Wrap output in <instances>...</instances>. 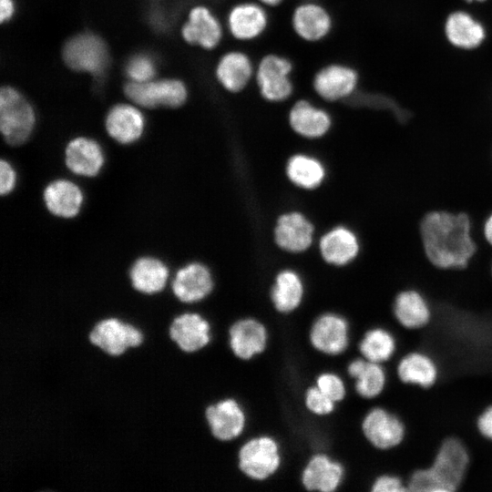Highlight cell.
<instances>
[{"label":"cell","instance_id":"obj_13","mask_svg":"<svg viewBox=\"0 0 492 492\" xmlns=\"http://www.w3.org/2000/svg\"><path fill=\"white\" fill-rule=\"evenodd\" d=\"M392 319L406 331H421L431 324L436 315L430 300L415 288L400 290L391 306Z\"/></svg>","mask_w":492,"mask_h":492},{"label":"cell","instance_id":"obj_19","mask_svg":"<svg viewBox=\"0 0 492 492\" xmlns=\"http://www.w3.org/2000/svg\"><path fill=\"white\" fill-rule=\"evenodd\" d=\"M357 84V72L349 66L337 63L320 68L313 80L314 92L329 102L348 97L354 93Z\"/></svg>","mask_w":492,"mask_h":492},{"label":"cell","instance_id":"obj_33","mask_svg":"<svg viewBox=\"0 0 492 492\" xmlns=\"http://www.w3.org/2000/svg\"><path fill=\"white\" fill-rule=\"evenodd\" d=\"M44 200L52 214L62 218H73L80 211L83 193L74 182L60 179L46 187Z\"/></svg>","mask_w":492,"mask_h":492},{"label":"cell","instance_id":"obj_4","mask_svg":"<svg viewBox=\"0 0 492 492\" xmlns=\"http://www.w3.org/2000/svg\"><path fill=\"white\" fill-rule=\"evenodd\" d=\"M354 339L349 319L333 311L316 315L308 330L311 348L329 358L343 357L350 350Z\"/></svg>","mask_w":492,"mask_h":492},{"label":"cell","instance_id":"obj_7","mask_svg":"<svg viewBox=\"0 0 492 492\" xmlns=\"http://www.w3.org/2000/svg\"><path fill=\"white\" fill-rule=\"evenodd\" d=\"M36 116L29 102L15 88L5 87L0 92V128L6 143L26 142L35 127Z\"/></svg>","mask_w":492,"mask_h":492},{"label":"cell","instance_id":"obj_21","mask_svg":"<svg viewBox=\"0 0 492 492\" xmlns=\"http://www.w3.org/2000/svg\"><path fill=\"white\" fill-rule=\"evenodd\" d=\"M292 26L294 33L303 41L318 42L330 33L332 17L322 5L314 1H304L292 11Z\"/></svg>","mask_w":492,"mask_h":492},{"label":"cell","instance_id":"obj_30","mask_svg":"<svg viewBox=\"0 0 492 492\" xmlns=\"http://www.w3.org/2000/svg\"><path fill=\"white\" fill-rule=\"evenodd\" d=\"M304 285L300 275L292 270L280 272L270 291V301L275 312L289 315L302 303Z\"/></svg>","mask_w":492,"mask_h":492},{"label":"cell","instance_id":"obj_34","mask_svg":"<svg viewBox=\"0 0 492 492\" xmlns=\"http://www.w3.org/2000/svg\"><path fill=\"white\" fill-rule=\"evenodd\" d=\"M286 174L296 186L312 190L323 182L325 170L323 164L316 159L297 154L288 160Z\"/></svg>","mask_w":492,"mask_h":492},{"label":"cell","instance_id":"obj_9","mask_svg":"<svg viewBox=\"0 0 492 492\" xmlns=\"http://www.w3.org/2000/svg\"><path fill=\"white\" fill-rule=\"evenodd\" d=\"M91 344L109 356H119L144 342L143 332L131 323L116 316L97 321L88 333Z\"/></svg>","mask_w":492,"mask_h":492},{"label":"cell","instance_id":"obj_8","mask_svg":"<svg viewBox=\"0 0 492 492\" xmlns=\"http://www.w3.org/2000/svg\"><path fill=\"white\" fill-rule=\"evenodd\" d=\"M270 342L267 323L252 315L234 320L227 329V344L231 354L241 362H250L263 354Z\"/></svg>","mask_w":492,"mask_h":492},{"label":"cell","instance_id":"obj_41","mask_svg":"<svg viewBox=\"0 0 492 492\" xmlns=\"http://www.w3.org/2000/svg\"><path fill=\"white\" fill-rule=\"evenodd\" d=\"M0 18L1 22H5L12 17L15 11V5L13 0H0Z\"/></svg>","mask_w":492,"mask_h":492},{"label":"cell","instance_id":"obj_6","mask_svg":"<svg viewBox=\"0 0 492 492\" xmlns=\"http://www.w3.org/2000/svg\"><path fill=\"white\" fill-rule=\"evenodd\" d=\"M204 416L210 435L219 442L233 443L248 431V413L234 396H225L209 404Z\"/></svg>","mask_w":492,"mask_h":492},{"label":"cell","instance_id":"obj_25","mask_svg":"<svg viewBox=\"0 0 492 492\" xmlns=\"http://www.w3.org/2000/svg\"><path fill=\"white\" fill-rule=\"evenodd\" d=\"M255 70L249 56L239 50L226 52L218 61L215 77L221 87L232 94L241 92Z\"/></svg>","mask_w":492,"mask_h":492},{"label":"cell","instance_id":"obj_5","mask_svg":"<svg viewBox=\"0 0 492 492\" xmlns=\"http://www.w3.org/2000/svg\"><path fill=\"white\" fill-rule=\"evenodd\" d=\"M359 426L364 440L379 452L398 448L407 436V427L401 416L384 405L366 409Z\"/></svg>","mask_w":492,"mask_h":492},{"label":"cell","instance_id":"obj_31","mask_svg":"<svg viewBox=\"0 0 492 492\" xmlns=\"http://www.w3.org/2000/svg\"><path fill=\"white\" fill-rule=\"evenodd\" d=\"M169 275L166 264L153 257L138 259L129 271L133 290L146 295H154L165 291Z\"/></svg>","mask_w":492,"mask_h":492},{"label":"cell","instance_id":"obj_28","mask_svg":"<svg viewBox=\"0 0 492 492\" xmlns=\"http://www.w3.org/2000/svg\"><path fill=\"white\" fill-rule=\"evenodd\" d=\"M145 118L135 107L126 104L114 106L106 118L109 136L121 144L137 141L144 131Z\"/></svg>","mask_w":492,"mask_h":492},{"label":"cell","instance_id":"obj_24","mask_svg":"<svg viewBox=\"0 0 492 492\" xmlns=\"http://www.w3.org/2000/svg\"><path fill=\"white\" fill-rule=\"evenodd\" d=\"M313 226L302 213L297 211L282 214L274 228V240L282 250L302 252L307 250L313 238Z\"/></svg>","mask_w":492,"mask_h":492},{"label":"cell","instance_id":"obj_42","mask_svg":"<svg viewBox=\"0 0 492 492\" xmlns=\"http://www.w3.org/2000/svg\"><path fill=\"white\" fill-rule=\"evenodd\" d=\"M484 236L487 242L492 246V212L484 223Z\"/></svg>","mask_w":492,"mask_h":492},{"label":"cell","instance_id":"obj_2","mask_svg":"<svg viewBox=\"0 0 492 492\" xmlns=\"http://www.w3.org/2000/svg\"><path fill=\"white\" fill-rule=\"evenodd\" d=\"M470 462L465 442L457 436H446L438 444L430 464L415 468L406 478L408 491H457L466 479Z\"/></svg>","mask_w":492,"mask_h":492},{"label":"cell","instance_id":"obj_39","mask_svg":"<svg viewBox=\"0 0 492 492\" xmlns=\"http://www.w3.org/2000/svg\"><path fill=\"white\" fill-rule=\"evenodd\" d=\"M475 425L484 439L492 442V404L481 409L476 417Z\"/></svg>","mask_w":492,"mask_h":492},{"label":"cell","instance_id":"obj_37","mask_svg":"<svg viewBox=\"0 0 492 492\" xmlns=\"http://www.w3.org/2000/svg\"><path fill=\"white\" fill-rule=\"evenodd\" d=\"M126 73L132 82H147L156 73L155 62L151 56L138 54L132 56L126 65Z\"/></svg>","mask_w":492,"mask_h":492},{"label":"cell","instance_id":"obj_14","mask_svg":"<svg viewBox=\"0 0 492 492\" xmlns=\"http://www.w3.org/2000/svg\"><path fill=\"white\" fill-rule=\"evenodd\" d=\"M344 375L351 381L352 390L364 401L380 398L387 389L389 374L384 364L352 356L344 365Z\"/></svg>","mask_w":492,"mask_h":492},{"label":"cell","instance_id":"obj_44","mask_svg":"<svg viewBox=\"0 0 492 492\" xmlns=\"http://www.w3.org/2000/svg\"><path fill=\"white\" fill-rule=\"evenodd\" d=\"M464 1H466V2H467V3H471V2H473V1H476V2H485L486 0H464Z\"/></svg>","mask_w":492,"mask_h":492},{"label":"cell","instance_id":"obj_18","mask_svg":"<svg viewBox=\"0 0 492 492\" xmlns=\"http://www.w3.org/2000/svg\"><path fill=\"white\" fill-rule=\"evenodd\" d=\"M214 289L212 274L205 265L199 262L181 267L175 274L170 291L184 304H197L206 300Z\"/></svg>","mask_w":492,"mask_h":492},{"label":"cell","instance_id":"obj_15","mask_svg":"<svg viewBox=\"0 0 492 492\" xmlns=\"http://www.w3.org/2000/svg\"><path fill=\"white\" fill-rule=\"evenodd\" d=\"M395 374L406 386L429 390L438 383L441 368L430 353L415 349L400 355L395 364Z\"/></svg>","mask_w":492,"mask_h":492},{"label":"cell","instance_id":"obj_27","mask_svg":"<svg viewBox=\"0 0 492 492\" xmlns=\"http://www.w3.org/2000/svg\"><path fill=\"white\" fill-rule=\"evenodd\" d=\"M319 246L323 260L337 266L348 264L360 251L357 236L344 226H338L327 231L322 237Z\"/></svg>","mask_w":492,"mask_h":492},{"label":"cell","instance_id":"obj_32","mask_svg":"<svg viewBox=\"0 0 492 492\" xmlns=\"http://www.w3.org/2000/svg\"><path fill=\"white\" fill-rule=\"evenodd\" d=\"M445 35L447 41L461 49L478 47L486 38L481 23L465 11L452 12L446 19Z\"/></svg>","mask_w":492,"mask_h":492},{"label":"cell","instance_id":"obj_36","mask_svg":"<svg viewBox=\"0 0 492 492\" xmlns=\"http://www.w3.org/2000/svg\"><path fill=\"white\" fill-rule=\"evenodd\" d=\"M302 403L307 413L315 417L331 416L338 407V404L325 395L313 383L305 388Z\"/></svg>","mask_w":492,"mask_h":492},{"label":"cell","instance_id":"obj_1","mask_svg":"<svg viewBox=\"0 0 492 492\" xmlns=\"http://www.w3.org/2000/svg\"><path fill=\"white\" fill-rule=\"evenodd\" d=\"M428 260L441 269L464 268L476 251L470 218L464 212L430 211L421 221Z\"/></svg>","mask_w":492,"mask_h":492},{"label":"cell","instance_id":"obj_45","mask_svg":"<svg viewBox=\"0 0 492 492\" xmlns=\"http://www.w3.org/2000/svg\"><path fill=\"white\" fill-rule=\"evenodd\" d=\"M303 1H314V0H303Z\"/></svg>","mask_w":492,"mask_h":492},{"label":"cell","instance_id":"obj_35","mask_svg":"<svg viewBox=\"0 0 492 492\" xmlns=\"http://www.w3.org/2000/svg\"><path fill=\"white\" fill-rule=\"evenodd\" d=\"M313 384L336 404L343 403L349 396V384L344 376L334 370L320 372Z\"/></svg>","mask_w":492,"mask_h":492},{"label":"cell","instance_id":"obj_16","mask_svg":"<svg viewBox=\"0 0 492 492\" xmlns=\"http://www.w3.org/2000/svg\"><path fill=\"white\" fill-rule=\"evenodd\" d=\"M126 95L136 104L145 108H177L188 97L187 87L178 79L130 82L125 87Z\"/></svg>","mask_w":492,"mask_h":492},{"label":"cell","instance_id":"obj_40","mask_svg":"<svg viewBox=\"0 0 492 492\" xmlns=\"http://www.w3.org/2000/svg\"><path fill=\"white\" fill-rule=\"evenodd\" d=\"M0 178L1 194H9L15 186L16 175L11 164L5 159H2L0 162Z\"/></svg>","mask_w":492,"mask_h":492},{"label":"cell","instance_id":"obj_29","mask_svg":"<svg viewBox=\"0 0 492 492\" xmlns=\"http://www.w3.org/2000/svg\"><path fill=\"white\" fill-rule=\"evenodd\" d=\"M288 121L292 130L308 138L323 136L331 127L329 114L306 99L297 100L291 108Z\"/></svg>","mask_w":492,"mask_h":492},{"label":"cell","instance_id":"obj_22","mask_svg":"<svg viewBox=\"0 0 492 492\" xmlns=\"http://www.w3.org/2000/svg\"><path fill=\"white\" fill-rule=\"evenodd\" d=\"M181 33L184 40L189 44L204 49L215 48L223 36L219 19L203 5L195 6L190 10Z\"/></svg>","mask_w":492,"mask_h":492},{"label":"cell","instance_id":"obj_20","mask_svg":"<svg viewBox=\"0 0 492 492\" xmlns=\"http://www.w3.org/2000/svg\"><path fill=\"white\" fill-rule=\"evenodd\" d=\"M229 33L239 41H251L259 37L268 26L264 8L253 2L234 5L227 13Z\"/></svg>","mask_w":492,"mask_h":492},{"label":"cell","instance_id":"obj_26","mask_svg":"<svg viewBox=\"0 0 492 492\" xmlns=\"http://www.w3.org/2000/svg\"><path fill=\"white\" fill-rule=\"evenodd\" d=\"M104 161L100 145L89 138H76L66 148V164L77 175L95 177L100 172Z\"/></svg>","mask_w":492,"mask_h":492},{"label":"cell","instance_id":"obj_3","mask_svg":"<svg viewBox=\"0 0 492 492\" xmlns=\"http://www.w3.org/2000/svg\"><path fill=\"white\" fill-rule=\"evenodd\" d=\"M237 466L251 483L263 484L282 469L283 453L279 440L270 434L247 436L237 449Z\"/></svg>","mask_w":492,"mask_h":492},{"label":"cell","instance_id":"obj_10","mask_svg":"<svg viewBox=\"0 0 492 492\" xmlns=\"http://www.w3.org/2000/svg\"><path fill=\"white\" fill-rule=\"evenodd\" d=\"M292 63L284 56L267 54L255 69V81L261 97L271 103L288 99L293 92L291 79Z\"/></svg>","mask_w":492,"mask_h":492},{"label":"cell","instance_id":"obj_23","mask_svg":"<svg viewBox=\"0 0 492 492\" xmlns=\"http://www.w3.org/2000/svg\"><path fill=\"white\" fill-rule=\"evenodd\" d=\"M355 343L360 356L382 364L391 362L398 351V340L395 333L380 323L365 328Z\"/></svg>","mask_w":492,"mask_h":492},{"label":"cell","instance_id":"obj_12","mask_svg":"<svg viewBox=\"0 0 492 492\" xmlns=\"http://www.w3.org/2000/svg\"><path fill=\"white\" fill-rule=\"evenodd\" d=\"M63 57L70 68L96 77L103 75L109 63L104 41L91 33L79 34L71 38L64 47Z\"/></svg>","mask_w":492,"mask_h":492},{"label":"cell","instance_id":"obj_17","mask_svg":"<svg viewBox=\"0 0 492 492\" xmlns=\"http://www.w3.org/2000/svg\"><path fill=\"white\" fill-rule=\"evenodd\" d=\"M170 339L184 353L195 354L212 341V325L200 312L187 310L173 318L169 327Z\"/></svg>","mask_w":492,"mask_h":492},{"label":"cell","instance_id":"obj_43","mask_svg":"<svg viewBox=\"0 0 492 492\" xmlns=\"http://www.w3.org/2000/svg\"><path fill=\"white\" fill-rule=\"evenodd\" d=\"M261 5L274 7L282 3L283 0H258Z\"/></svg>","mask_w":492,"mask_h":492},{"label":"cell","instance_id":"obj_11","mask_svg":"<svg viewBox=\"0 0 492 492\" xmlns=\"http://www.w3.org/2000/svg\"><path fill=\"white\" fill-rule=\"evenodd\" d=\"M346 466L326 452H315L305 461L300 474L302 488L312 492H335L344 485Z\"/></svg>","mask_w":492,"mask_h":492},{"label":"cell","instance_id":"obj_38","mask_svg":"<svg viewBox=\"0 0 492 492\" xmlns=\"http://www.w3.org/2000/svg\"><path fill=\"white\" fill-rule=\"evenodd\" d=\"M371 492H405L407 481L394 472H382L374 476L370 483Z\"/></svg>","mask_w":492,"mask_h":492}]
</instances>
